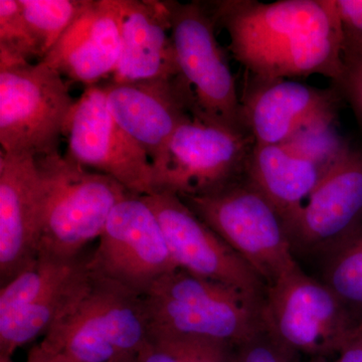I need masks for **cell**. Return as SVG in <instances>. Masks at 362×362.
<instances>
[{"mask_svg": "<svg viewBox=\"0 0 362 362\" xmlns=\"http://www.w3.org/2000/svg\"><path fill=\"white\" fill-rule=\"evenodd\" d=\"M247 75L293 78L320 75L333 84L344 71L335 0H223L209 4Z\"/></svg>", "mask_w": 362, "mask_h": 362, "instance_id": "cell-1", "label": "cell"}, {"mask_svg": "<svg viewBox=\"0 0 362 362\" xmlns=\"http://www.w3.org/2000/svg\"><path fill=\"white\" fill-rule=\"evenodd\" d=\"M148 331L143 297L90 273L83 289L33 349L64 362H109L137 354Z\"/></svg>", "mask_w": 362, "mask_h": 362, "instance_id": "cell-2", "label": "cell"}, {"mask_svg": "<svg viewBox=\"0 0 362 362\" xmlns=\"http://www.w3.org/2000/svg\"><path fill=\"white\" fill-rule=\"evenodd\" d=\"M149 329L206 338L239 349L265 332L264 302L176 269L143 296Z\"/></svg>", "mask_w": 362, "mask_h": 362, "instance_id": "cell-3", "label": "cell"}, {"mask_svg": "<svg viewBox=\"0 0 362 362\" xmlns=\"http://www.w3.org/2000/svg\"><path fill=\"white\" fill-rule=\"evenodd\" d=\"M35 160L42 178L39 255L80 256L99 239L114 207L130 192L61 153Z\"/></svg>", "mask_w": 362, "mask_h": 362, "instance_id": "cell-4", "label": "cell"}, {"mask_svg": "<svg viewBox=\"0 0 362 362\" xmlns=\"http://www.w3.org/2000/svg\"><path fill=\"white\" fill-rule=\"evenodd\" d=\"M180 197L267 288L300 268L282 216L245 175L211 194Z\"/></svg>", "mask_w": 362, "mask_h": 362, "instance_id": "cell-5", "label": "cell"}, {"mask_svg": "<svg viewBox=\"0 0 362 362\" xmlns=\"http://www.w3.org/2000/svg\"><path fill=\"white\" fill-rule=\"evenodd\" d=\"M75 101L62 74L44 62L0 68L1 152L35 158L59 153Z\"/></svg>", "mask_w": 362, "mask_h": 362, "instance_id": "cell-6", "label": "cell"}, {"mask_svg": "<svg viewBox=\"0 0 362 362\" xmlns=\"http://www.w3.org/2000/svg\"><path fill=\"white\" fill-rule=\"evenodd\" d=\"M164 2L178 66L194 92L199 117L247 134L235 76L216 37L211 9L197 1Z\"/></svg>", "mask_w": 362, "mask_h": 362, "instance_id": "cell-7", "label": "cell"}, {"mask_svg": "<svg viewBox=\"0 0 362 362\" xmlns=\"http://www.w3.org/2000/svg\"><path fill=\"white\" fill-rule=\"evenodd\" d=\"M90 255L40 254L0 290V357L44 337L90 277Z\"/></svg>", "mask_w": 362, "mask_h": 362, "instance_id": "cell-8", "label": "cell"}, {"mask_svg": "<svg viewBox=\"0 0 362 362\" xmlns=\"http://www.w3.org/2000/svg\"><path fill=\"white\" fill-rule=\"evenodd\" d=\"M267 333L288 352L314 357L337 354L358 320L323 282L301 268L267 288Z\"/></svg>", "mask_w": 362, "mask_h": 362, "instance_id": "cell-9", "label": "cell"}, {"mask_svg": "<svg viewBox=\"0 0 362 362\" xmlns=\"http://www.w3.org/2000/svg\"><path fill=\"white\" fill-rule=\"evenodd\" d=\"M254 144L246 133L189 117L173 133L153 168L156 192L197 197L221 189L244 176Z\"/></svg>", "mask_w": 362, "mask_h": 362, "instance_id": "cell-10", "label": "cell"}, {"mask_svg": "<svg viewBox=\"0 0 362 362\" xmlns=\"http://www.w3.org/2000/svg\"><path fill=\"white\" fill-rule=\"evenodd\" d=\"M89 269L141 297L159 279L178 269L143 195L129 192L114 207L90 252Z\"/></svg>", "mask_w": 362, "mask_h": 362, "instance_id": "cell-11", "label": "cell"}, {"mask_svg": "<svg viewBox=\"0 0 362 362\" xmlns=\"http://www.w3.org/2000/svg\"><path fill=\"white\" fill-rule=\"evenodd\" d=\"M63 136L66 158L111 176L132 194L156 192L151 161L112 115L103 86L86 87L69 114Z\"/></svg>", "mask_w": 362, "mask_h": 362, "instance_id": "cell-12", "label": "cell"}, {"mask_svg": "<svg viewBox=\"0 0 362 362\" xmlns=\"http://www.w3.org/2000/svg\"><path fill=\"white\" fill-rule=\"evenodd\" d=\"M143 197L156 214L177 268L265 301L262 278L177 194L158 190Z\"/></svg>", "mask_w": 362, "mask_h": 362, "instance_id": "cell-13", "label": "cell"}, {"mask_svg": "<svg viewBox=\"0 0 362 362\" xmlns=\"http://www.w3.org/2000/svg\"><path fill=\"white\" fill-rule=\"evenodd\" d=\"M293 251L332 254L362 228V151L331 168L286 226Z\"/></svg>", "mask_w": 362, "mask_h": 362, "instance_id": "cell-14", "label": "cell"}, {"mask_svg": "<svg viewBox=\"0 0 362 362\" xmlns=\"http://www.w3.org/2000/svg\"><path fill=\"white\" fill-rule=\"evenodd\" d=\"M103 88L112 115L146 152L153 168L178 126L199 117L194 92L182 75L124 84L110 81Z\"/></svg>", "mask_w": 362, "mask_h": 362, "instance_id": "cell-15", "label": "cell"}, {"mask_svg": "<svg viewBox=\"0 0 362 362\" xmlns=\"http://www.w3.org/2000/svg\"><path fill=\"white\" fill-rule=\"evenodd\" d=\"M42 178L35 157L0 154V284L39 256Z\"/></svg>", "mask_w": 362, "mask_h": 362, "instance_id": "cell-16", "label": "cell"}, {"mask_svg": "<svg viewBox=\"0 0 362 362\" xmlns=\"http://www.w3.org/2000/svg\"><path fill=\"white\" fill-rule=\"evenodd\" d=\"M247 77L240 106L245 129L255 144H284L312 119L337 110L341 98L335 88L320 89L291 78Z\"/></svg>", "mask_w": 362, "mask_h": 362, "instance_id": "cell-17", "label": "cell"}, {"mask_svg": "<svg viewBox=\"0 0 362 362\" xmlns=\"http://www.w3.org/2000/svg\"><path fill=\"white\" fill-rule=\"evenodd\" d=\"M121 47L118 0H87L82 13L42 62L90 87L113 75Z\"/></svg>", "mask_w": 362, "mask_h": 362, "instance_id": "cell-18", "label": "cell"}, {"mask_svg": "<svg viewBox=\"0 0 362 362\" xmlns=\"http://www.w3.org/2000/svg\"><path fill=\"white\" fill-rule=\"evenodd\" d=\"M118 2L122 47L111 82L124 84L180 76L165 2Z\"/></svg>", "mask_w": 362, "mask_h": 362, "instance_id": "cell-19", "label": "cell"}, {"mask_svg": "<svg viewBox=\"0 0 362 362\" xmlns=\"http://www.w3.org/2000/svg\"><path fill=\"white\" fill-rule=\"evenodd\" d=\"M327 171L285 145L254 144L244 175L277 209L287 226Z\"/></svg>", "mask_w": 362, "mask_h": 362, "instance_id": "cell-20", "label": "cell"}, {"mask_svg": "<svg viewBox=\"0 0 362 362\" xmlns=\"http://www.w3.org/2000/svg\"><path fill=\"white\" fill-rule=\"evenodd\" d=\"M138 362H238V349L206 338L149 329Z\"/></svg>", "mask_w": 362, "mask_h": 362, "instance_id": "cell-21", "label": "cell"}, {"mask_svg": "<svg viewBox=\"0 0 362 362\" xmlns=\"http://www.w3.org/2000/svg\"><path fill=\"white\" fill-rule=\"evenodd\" d=\"M337 109L312 119L293 134L286 147L329 170L351 150L337 126Z\"/></svg>", "mask_w": 362, "mask_h": 362, "instance_id": "cell-22", "label": "cell"}, {"mask_svg": "<svg viewBox=\"0 0 362 362\" xmlns=\"http://www.w3.org/2000/svg\"><path fill=\"white\" fill-rule=\"evenodd\" d=\"M323 283L362 322V228L328 256Z\"/></svg>", "mask_w": 362, "mask_h": 362, "instance_id": "cell-23", "label": "cell"}, {"mask_svg": "<svg viewBox=\"0 0 362 362\" xmlns=\"http://www.w3.org/2000/svg\"><path fill=\"white\" fill-rule=\"evenodd\" d=\"M44 59L42 45L23 16L18 0H0V68Z\"/></svg>", "mask_w": 362, "mask_h": 362, "instance_id": "cell-24", "label": "cell"}, {"mask_svg": "<svg viewBox=\"0 0 362 362\" xmlns=\"http://www.w3.org/2000/svg\"><path fill=\"white\" fill-rule=\"evenodd\" d=\"M42 45L44 58L82 13L87 0H18Z\"/></svg>", "mask_w": 362, "mask_h": 362, "instance_id": "cell-25", "label": "cell"}, {"mask_svg": "<svg viewBox=\"0 0 362 362\" xmlns=\"http://www.w3.org/2000/svg\"><path fill=\"white\" fill-rule=\"evenodd\" d=\"M341 28L343 59H362V0H335Z\"/></svg>", "mask_w": 362, "mask_h": 362, "instance_id": "cell-26", "label": "cell"}, {"mask_svg": "<svg viewBox=\"0 0 362 362\" xmlns=\"http://www.w3.org/2000/svg\"><path fill=\"white\" fill-rule=\"evenodd\" d=\"M333 85L362 125V59H344L341 78Z\"/></svg>", "mask_w": 362, "mask_h": 362, "instance_id": "cell-27", "label": "cell"}, {"mask_svg": "<svg viewBox=\"0 0 362 362\" xmlns=\"http://www.w3.org/2000/svg\"><path fill=\"white\" fill-rule=\"evenodd\" d=\"M238 362H289L288 351L265 332L238 349Z\"/></svg>", "mask_w": 362, "mask_h": 362, "instance_id": "cell-28", "label": "cell"}, {"mask_svg": "<svg viewBox=\"0 0 362 362\" xmlns=\"http://www.w3.org/2000/svg\"><path fill=\"white\" fill-rule=\"evenodd\" d=\"M337 356V362H362V322L349 333Z\"/></svg>", "mask_w": 362, "mask_h": 362, "instance_id": "cell-29", "label": "cell"}, {"mask_svg": "<svg viewBox=\"0 0 362 362\" xmlns=\"http://www.w3.org/2000/svg\"><path fill=\"white\" fill-rule=\"evenodd\" d=\"M113 362H138L136 354H126L114 359Z\"/></svg>", "mask_w": 362, "mask_h": 362, "instance_id": "cell-30", "label": "cell"}, {"mask_svg": "<svg viewBox=\"0 0 362 362\" xmlns=\"http://www.w3.org/2000/svg\"><path fill=\"white\" fill-rule=\"evenodd\" d=\"M310 362H329L326 359V357L322 356H317L314 357L313 359Z\"/></svg>", "mask_w": 362, "mask_h": 362, "instance_id": "cell-31", "label": "cell"}, {"mask_svg": "<svg viewBox=\"0 0 362 362\" xmlns=\"http://www.w3.org/2000/svg\"><path fill=\"white\" fill-rule=\"evenodd\" d=\"M0 362H13V358H6V357H0Z\"/></svg>", "mask_w": 362, "mask_h": 362, "instance_id": "cell-32", "label": "cell"}, {"mask_svg": "<svg viewBox=\"0 0 362 362\" xmlns=\"http://www.w3.org/2000/svg\"><path fill=\"white\" fill-rule=\"evenodd\" d=\"M113 361H114V359H113ZM113 361H109V362H113Z\"/></svg>", "mask_w": 362, "mask_h": 362, "instance_id": "cell-33", "label": "cell"}]
</instances>
